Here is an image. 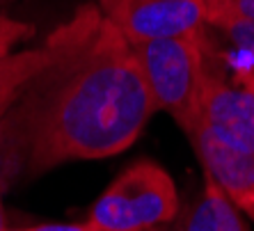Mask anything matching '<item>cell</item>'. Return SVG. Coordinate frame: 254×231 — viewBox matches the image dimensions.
<instances>
[{
    "label": "cell",
    "mask_w": 254,
    "mask_h": 231,
    "mask_svg": "<svg viewBox=\"0 0 254 231\" xmlns=\"http://www.w3.org/2000/svg\"><path fill=\"white\" fill-rule=\"evenodd\" d=\"M154 115L133 46L96 5H83L64 51L18 89L0 121L2 181L117 156Z\"/></svg>",
    "instance_id": "cell-1"
},
{
    "label": "cell",
    "mask_w": 254,
    "mask_h": 231,
    "mask_svg": "<svg viewBox=\"0 0 254 231\" xmlns=\"http://www.w3.org/2000/svg\"><path fill=\"white\" fill-rule=\"evenodd\" d=\"M71 37V21L60 25L53 35L48 37L42 46L25 48L18 53L0 55V103H12L18 89L28 80L44 71L62 51Z\"/></svg>",
    "instance_id": "cell-8"
},
{
    "label": "cell",
    "mask_w": 254,
    "mask_h": 231,
    "mask_svg": "<svg viewBox=\"0 0 254 231\" xmlns=\"http://www.w3.org/2000/svg\"><path fill=\"white\" fill-rule=\"evenodd\" d=\"M28 231H101L92 222H46L28 227Z\"/></svg>",
    "instance_id": "cell-12"
},
{
    "label": "cell",
    "mask_w": 254,
    "mask_h": 231,
    "mask_svg": "<svg viewBox=\"0 0 254 231\" xmlns=\"http://www.w3.org/2000/svg\"><path fill=\"white\" fill-rule=\"evenodd\" d=\"M170 172L156 160H135L99 195L87 222L101 231H147L170 222L179 211Z\"/></svg>",
    "instance_id": "cell-3"
},
{
    "label": "cell",
    "mask_w": 254,
    "mask_h": 231,
    "mask_svg": "<svg viewBox=\"0 0 254 231\" xmlns=\"http://www.w3.org/2000/svg\"><path fill=\"white\" fill-rule=\"evenodd\" d=\"M0 2H9V0H0Z\"/></svg>",
    "instance_id": "cell-16"
},
{
    "label": "cell",
    "mask_w": 254,
    "mask_h": 231,
    "mask_svg": "<svg viewBox=\"0 0 254 231\" xmlns=\"http://www.w3.org/2000/svg\"><path fill=\"white\" fill-rule=\"evenodd\" d=\"M204 35L222 64L254 78V23L238 18H211L204 25Z\"/></svg>",
    "instance_id": "cell-9"
},
{
    "label": "cell",
    "mask_w": 254,
    "mask_h": 231,
    "mask_svg": "<svg viewBox=\"0 0 254 231\" xmlns=\"http://www.w3.org/2000/svg\"><path fill=\"white\" fill-rule=\"evenodd\" d=\"M206 21L211 18H238L254 23V0H204Z\"/></svg>",
    "instance_id": "cell-10"
},
{
    "label": "cell",
    "mask_w": 254,
    "mask_h": 231,
    "mask_svg": "<svg viewBox=\"0 0 254 231\" xmlns=\"http://www.w3.org/2000/svg\"><path fill=\"white\" fill-rule=\"evenodd\" d=\"M5 231H28V227H25V229H18V227H16V229H14V227H7Z\"/></svg>",
    "instance_id": "cell-15"
},
{
    "label": "cell",
    "mask_w": 254,
    "mask_h": 231,
    "mask_svg": "<svg viewBox=\"0 0 254 231\" xmlns=\"http://www.w3.org/2000/svg\"><path fill=\"white\" fill-rule=\"evenodd\" d=\"M128 44L181 37L206 25L204 0H92Z\"/></svg>",
    "instance_id": "cell-5"
},
{
    "label": "cell",
    "mask_w": 254,
    "mask_h": 231,
    "mask_svg": "<svg viewBox=\"0 0 254 231\" xmlns=\"http://www.w3.org/2000/svg\"><path fill=\"white\" fill-rule=\"evenodd\" d=\"M130 46L156 113H167L190 140L199 130V103L206 69L204 28L181 37Z\"/></svg>",
    "instance_id": "cell-2"
},
{
    "label": "cell",
    "mask_w": 254,
    "mask_h": 231,
    "mask_svg": "<svg viewBox=\"0 0 254 231\" xmlns=\"http://www.w3.org/2000/svg\"><path fill=\"white\" fill-rule=\"evenodd\" d=\"M32 35H35V28L30 23L0 14V55L12 53V48L16 44L28 42Z\"/></svg>",
    "instance_id": "cell-11"
},
{
    "label": "cell",
    "mask_w": 254,
    "mask_h": 231,
    "mask_svg": "<svg viewBox=\"0 0 254 231\" xmlns=\"http://www.w3.org/2000/svg\"><path fill=\"white\" fill-rule=\"evenodd\" d=\"M204 174L201 192L186 206H179L170 222L151 227L147 231H250L245 215L227 199L220 185Z\"/></svg>",
    "instance_id": "cell-7"
},
{
    "label": "cell",
    "mask_w": 254,
    "mask_h": 231,
    "mask_svg": "<svg viewBox=\"0 0 254 231\" xmlns=\"http://www.w3.org/2000/svg\"><path fill=\"white\" fill-rule=\"evenodd\" d=\"M7 229V215H5V204H2V190H0V231Z\"/></svg>",
    "instance_id": "cell-13"
},
{
    "label": "cell",
    "mask_w": 254,
    "mask_h": 231,
    "mask_svg": "<svg viewBox=\"0 0 254 231\" xmlns=\"http://www.w3.org/2000/svg\"><path fill=\"white\" fill-rule=\"evenodd\" d=\"M206 69L199 103V130L218 142L254 154V78L231 71L206 42Z\"/></svg>",
    "instance_id": "cell-4"
},
{
    "label": "cell",
    "mask_w": 254,
    "mask_h": 231,
    "mask_svg": "<svg viewBox=\"0 0 254 231\" xmlns=\"http://www.w3.org/2000/svg\"><path fill=\"white\" fill-rule=\"evenodd\" d=\"M201 170L220 185L234 206L254 222V154H245L218 142L204 130L190 137Z\"/></svg>",
    "instance_id": "cell-6"
},
{
    "label": "cell",
    "mask_w": 254,
    "mask_h": 231,
    "mask_svg": "<svg viewBox=\"0 0 254 231\" xmlns=\"http://www.w3.org/2000/svg\"><path fill=\"white\" fill-rule=\"evenodd\" d=\"M12 106V103H0V121H2V117H5V113H7V108Z\"/></svg>",
    "instance_id": "cell-14"
}]
</instances>
